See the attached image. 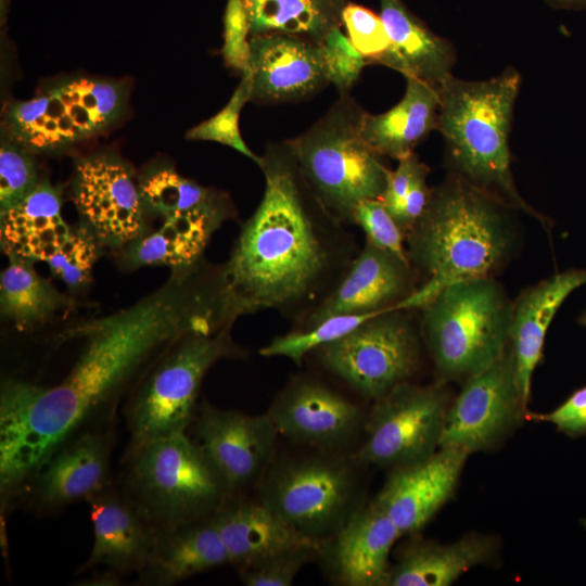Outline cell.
<instances>
[{"label": "cell", "instance_id": "1", "mask_svg": "<svg viewBox=\"0 0 586 586\" xmlns=\"http://www.w3.org/2000/svg\"><path fill=\"white\" fill-rule=\"evenodd\" d=\"M219 322L218 296L208 275L198 267L175 271L167 283L131 306L76 327L82 346L58 382L2 381V509L21 494L37 467L78 434L153 354Z\"/></svg>", "mask_w": 586, "mask_h": 586}, {"label": "cell", "instance_id": "2", "mask_svg": "<svg viewBox=\"0 0 586 586\" xmlns=\"http://www.w3.org/2000/svg\"><path fill=\"white\" fill-rule=\"evenodd\" d=\"M263 198L218 269L228 320L272 309L302 323L358 254L352 233L321 203L288 141L268 144Z\"/></svg>", "mask_w": 586, "mask_h": 586}, {"label": "cell", "instance_id": "3", "mask_svg": "<svg viewBox=\"0 0 586 586\" xmlns=\"http://www.w3.org/2000/svg\"><path fill=\"white\" fill-rule=\"evenodd\" d=\"M510 211L449 171L406 232L407 257L419 283L404 307L419 310L454 282L495 277L519 245Z\"/></svg>", "mask_w": 586, "mask_h": 586}, {"label": "cell", "instance_id": "4", "mask_svg": "<svg viewBox=\"0 0 586 586\" xmlns=\"http://www.w3.org/2000/svg\"><path fill=\"white\" fill-rule=\"evenodd\" d=\"M520 86L513 67L485 80L449 76L440 87L436 129L445 141L450 173L548 228L547 217L520 194L511 169L509 133Z\"/></svg>", "mask_w": 586, "mask_h": 586}, {"label": "cell", "instance_id": "5", "mask_svg": "<svg viewBox=\"0 0 586 586\" xmlns=\"http://www.w3.org/2000/svg\"><path fill=\"white\" fill-rule=\"evenodd\" d=\"M513 301L494 277L454 282L419 310L438 382L466 381L506 351Z\"/></svg>", "mask_w": 586, "mask_h": 586}, {"label": "cell", "instance_id": "6", "mask_svg": "<svg viewBox=\"0 0 586 586\" xmlns=\"http://www.w3.org/2000/svg\"><path fill=\"white\" fill-rule=\"evenodd\" d=\"M364 111L341 94L324 116L288 141L295 160L324 207L343 225H354L356 207L380 200L390 169L360 135Z\"/></svg>", "mask_w": 586, "mask_h": 586}, {"label": "cell", "instance_id": "7", "mask_svg": "<svg viewBox=\"0 0 586 586\" xmlns=\"http://www.w3.org/2000/svg\"><path fill=\"white\" fill-rule=\"evenodd\" d=\"M124 491L158 531L208 518L230 497L187 432L128 448Z\"/></svg>", "mask_w": 586, "mask_h": 586}, {"label": "cell", "instance_id": "8", "mask_svg": "<svg viewBox=\"0 0 586 586\" xmlns=\"http://www.w3.org/2000/svg\"><path fill=\"white\" fill-rule=\"evenodd\" d=\"M231 328L194 330L165 348L127 406L129 448L187 432L207 371L220 359L240 354Z\"/></svg>", "mask_w": 586, "mask_h": 586}, {"label": "cell", "instance_id": "9", "mask_svg": "<svg viewBox=\"0 0 586 586\" xmlns=\"http://www.w3.org/2000/svg\"><path fill=\"white\" fill-rule=\"evenodd\" d=\"M413 311L385 310L313 353L326 370L374 402L418 369L422 337Z\"/></svg>", "mask_w": 586, "mask_h": 586}, {"label": "cell", "instance_id": "10", "mask_svg": "<svg viewBox=\"0 0 586 586\" xmlns=\"http://www.w3.org/2000/svg\"><path fill=\"white\" fill-rule=\"evenodd\" d=\"M262 477L259 500L315 539L331 536L361 507L353 467L335 456L282 459Z\"/></svg>", "mask_w": 586, "mask_h": 586}, {"label": "cell", "instance_id": "11", "mask_svg": "<svg viewBox=\"0 0 586 586\" xmlns=\"http://www.w3.org/2000/svg\"><path fill=\"white\" fill-rule=\"evenodd\" d=\"M450 403L444 383L398 384L374 400L358 461L394 469L430 457L440 448Z\"/></svg>", "mask_w": 586, "mask_h": 586}, {"label": "cell", "instance_id": "12", "mask_svg": "<svg viewBox=\"0 0 586 586\" xmlns=\"http://www.w3.org/2000/svg\"><path fill=\"white\" fill-rule=\"evenodd\" d=\"M511 349L464 381L448 408L440 447L468 453L487 450L527 417Z\"/></svg>", "mask_w": 586, "mask_h": 586}, {"label": "cell", "instance_id": "13", "mask_svg": "<svg viewBox=\"0 0 586 586\" xmlns=\"http://www.w3.org/2000/svg\"><path fill=\"white\" fill-rule=\"evenodd\" d=\"M73 199L85 226L99 242L122 246L145 234L139 183L115 156L81 158L75 168Z\"/></svg>", "mask_w": 586, "mask_h": 586}, {"label": "cell", "instance_id": "14", "mask_svg": "<svg viewBox=\"0 0 586 586\" xmlns=\"http://www.w3.org/2000/svg\"><path fill=\"white\" fill-rule=\"evenodd\" d=\"M192 424L191 438L216 470L230 497L266 472L278 436L267 412L251 416L203 403Z\"/></svg>", "mask_w": 586, "mask_h": 586}, {"label": "cell", "instance_id": "15", "mask_svg": "<svg viewBox=\"0 0 586 586\" xmlns=\"http://www.w3.org/2000/svg\"><path fill=\"white\" fill-rule=\"evenodd\" d=\"M417 288V275L408 258L366 241L331 293L294 329H308L337 315L405 308L404 302Z\"/></svg>", "mask_w": 586, "mask_h": 586}, {"label": "cell", "instance_id": "16", "mask_svg": "<svg viewBox=\"0 0 586 586\" xmlns=\"http://www.w3.org/2000/svg\"><path fill=\"white\" fill-rule=\"evenodd\" d=\"M267 415L278 434L323 450L344 446L366 423L356 404L309 378L291 381Z\"/></svg>", "mask_w": 586, "mask_h": 586}, {"label": "cell", "instance_id": "17", "mask_svg": "<svg viewBox=\"0 0 586 586\" xmlns=\"http://www.w3.org/2000/svg\"><path fill=\"white\" fill-rule=\"evenodd\" d=\"M111 450L109 432L76 434L37 467L22 492L37 508L48 511L87 501L110 486Z\"/></svg>", "mask_w": 586, "mask_h": 586}, {"label": "cell", "instance_id": "18", "mask_svg": "<svg viewBox=\"0 0 586 586\" xmlns=\"http://www.w3.org/2000/svg\"><path fill=\"white\" fill-rule=\"evenodd\" d=\"M469 454L440 447L418 462L394 468L373 504L400 535L420 531L453 495Z\"/></svg>", "mask_w": 586, "mask_h": 586}, {"label": "cell", "instance_id": "19", "mask_svg": "<svg viewBox=\"0 0 586 586\" xmlns=\"http://www.w3.org/2000/svg\"><path fill=\"white\" fill-rule=\"evenodd\" d=\"M252 100H301L329 84L321 46L301 37L266 34L250 37Z\"/></svg>", "mask_w": 586, "mask_h": 586}, {"label": "cell", "instance_id": "20", "mask_svg": "<svg viewBox=\"0 0 586 586\" xmlns=\"http://www.w3.org/2000/svg\"><path fill=\"white\" fill-rule=\"evenodd\" d=\"M87 501L94 540L87 561L78 572L103 565L117 575L140 573L160 531L125 491H114L109 486Z\"/></svg>", "mask_w": 586, "mask_h": 586}, {"label": "cell", "instance_id": "21", "mask_svg": "<svg viewBox=\"0 0 586 586\" xmlns=\"http://www.w3.org/2000/svg\"><path fill=\"white\" fill-rule=\"evenodd\" d=\"M402 537L392 520L373 501L359 507L328 538V568L333 578L345 586H385L388 558Z\"/></svg>", "mask_w": 586, "mask_h": 586}, {"label": "cell", "instance_id": "22", "mask_svg": "<svg viewBox=\"0 0 586 586\" xmlns=\"http://www.w3.org/2000/svg\"><path fill=\"white\" fill-rule=\"evenodd\" d=\"M585 284L586 269H568L523 289L513 301L508 346L526 404L549 326L568 296Z\"/></svg>", "mask_w": 586, "mask_h": 586}, {"label": "cell", "instance_id": "23", "mask_svg": "<svg viewBox=\"0 0 586 586\" xmlns=\"http://www.w3.org/2000/svg\"><path fill=\"white\" fill-rule=\"evenodd\" d=\"M380 5L390 47L378 63L440 88L456 61L451 42L434 34L402 0H380Z\"/></svg>", "mask_w": 586, "mask_h": 586}, {"label": "cell", "instance_id": "24", "mask_svg": "<svg viewBox=\"0 0 586 586\" xmlns=\"http://www.w3.org/2000/svg\"><path fill=\"white\" fill-rule=\"evenodd\" d=\"M227 548L230 564L237 566L270 553L306 545H320L281 518L263 501L230 497L213 514Z\"/></svg>", "mask_w": 586, "mask_h": 586}, {"label": "cell", "instance_id": "25", "mask_svg": "<svg viewBox=\"0 0 586 586\" xmlns=\"http://www.w3.org/2000/svg\"><path fill=\"white\" fill-rule=\"evenodd\" d=\"M229 201L164 218L162 226L129 246L137 266H167L186 270L200 264L214 232L232 217Z\"/></svg>", "mask_w": 586, "mask_h": 586}, {"label": "cell", "instance_id": "26", "mask_svg": "<svg viewBox=\"0 0 586 586\" xmlns=\"http://www.w3.org/2000/svg\"><path fill=\"white\" fill-rule=\"evenodd\" d=\"M225 564H230V558L211 515L160 531L139 575L145 584L168 586Z\"/></svg>", "mask_w": 586, "mask_h": 586}, {"label": "cell", "instance_id": "27", "mask_svg": "<svg viewBox=\"0 0 586 586\" xmlns=\"http://www.w3.org/2000/svg\"><path fill=\"white\" fill-rule=\"evenodd\" d=\"M402 100L385 113L364 112L360 135L378 155L400 160L411 153L426 136L437 128L441 105L440 88L406 78Z\"/></svg>", "mask_w": 586, "mask_h": 586}, {"label": "cell", "instance_id": "28", "mask_svg": "<svg viewBox=\"0 0 586 586\" xmlns=\"http://www.w3.org/2000/svg\"><path fill=\"white\" fill-rule=\"evenodd\" d=\"M61 193L48 181L17 205L0 212L1 246L8 256L47 262L72 229L61 214Z\"/></svg>", "mask_w": 586, "mask_h": 586}, {"label": "cell", "instance_id": "29", "mask_svg": "<svg viewBox=\"0 0 586 586\" xmlns=\"http://www.w3.org/2000/svg\"><path fill=\"white\" fill-rule=\"evenodd\" d=\"M496 548L494 538L476 533L449 544H413L390 568L385 586H449L472 568L492 561Z\"/></svg>", "mask_w": 586, "mask_h": 586}, {"label": "cell", "instance_id": "30", "mask_svg": "<svg viewBox=\"0 0 586 586\" xmlns=\"http://www.w3.org/2000/svg\"><path fill=\"white\" fill-rule=\"evenodd\" d=\"M250 37L285 34L321 44L341 26L345 0H242Z\"/></svg>", "mask_w": 586, "mask_h": 586}, {"label": "cell", "instance_id": "31", "mask_svg": "<svg viewBox=\"0 0 586 586\" xmlns=\"http://www.w3.org/2000/svg\"><path fill=\"white\" fill-rule=\"evenodd\" d=\"M28 259L9 256L0 276V309L3 318L17 330L28 331L49 322L68 300Z\"/></svg>", "mask_w": 586, "mask_h": 586}, {"label": "cell", "instance_id": "32", "mask_svg": "<svg viewBox=\"0 0 586 586\" xmlns=\"http://www.w3.org/2000/svg\"><path fill=\"white\" fill-rule=\"evenodd\" d=\"M4 130L8 139L29 152H52L78 142L49 91L13 102L5 113Z\"/></svg>", "mask_w": 586, "mask_h": 586}, {"label": "cell", "instance_id": "33", "mask_svg": "<svg viewBox=\"0 0 586 586\" xmlns=\"http://www.w3.org/2000/svg\"><path fill=\"white\" fill-rule=\"evenodd\" d=\"M63 105L79 140L102 131L120 114L125 91L117 84L76 77L50 89Z\"/></svg>", "mask_w": 586, "mask_h": 586}, {"label": "cell", "instance_id": "34", "mask_svg": "<svg viewBox=\"0 0 586 586\" xmlns=\"http://www.w3.org/2000/svg\"><path fill=\"white\" fill-rule=\"evenodd\" d=\"M139 191L145 212L163 218L228 201L169 167L146 173L139 181Z\"/></svg>", "mask_w": 586, "mask_h": 586}, {"label": "cell", "instance_id": "35", "mask_svg": "<svg viewBox=\"0 0 586 586\" xmlns=\"http://www.w3.org/2000/svg\"><path fill=\"white\" fill-rule=\"evenodd\" d=\"M253 80L250 72L242 79L228 103L214 116L187 131L189 140L214 141L230 146L251 158L258 167L263 157L256 155L242 139L239 119L243 106L252 100Z\"/></svg>", "mask_w": 586, "mask_h": 586}, {"label": "cell", "instance_id": "36", "mask_svg": "<svg viewBox=\"0 0 586 586\" xmlns=\"http://www.w3.org/2000/svg\"><path fill=\"white\" fill-rule=\"evenodd\" d=\"M322 544L280 550L238 566L247 586H290L298 572L321 556Z\"/></svg>", "mask_w": 586, "mask_h": 586}, {"label": "cell", "instance_id": "37", "mask_svg": "<svg viewBox=\"0 0 586 586\" xmlns=\"http://www.w3.org/2000/svg\"><path fill=\"white\" fill-rule=\"evenodd\" d=\"M39 183L31 152L4 138L0 148V212L24 201Z\"/></svg>", "mask_w": 586, "mask_h": 586}, {"label": "cell", "instance_id": "38", "mask_svg": "<svg viewBox=\"0 0 586 586\" xmlns=\"http://www.w3.org/2000/svg\"><path fill=\"white\" fill-rule=\"evenodd\" d=\"M97 241L86 226L72 230L68 240L46 262L52 276L72 289L86 285L98 259Z\"/></svg>", "mask_w": 586, "mask_h": 586}, {"label": "cell", "instance_id": "39", "mask_svg": "<svg viewBox=\"0 0 586 586\" xmlns=\"http://www.w3.org/2000/svg\"><path fill=\"white\" fill-rule=\"evenodd\" d=\"M320 46L329 84H333L340 94L348 93L367 60L342 33L340 26L333 27Z\"/></svg>", "mask_w": 586, "mask_h": 586}, {"label": "cell", "instance_id": "40", "mask_svg": "<svg viewBox=\"0 0 586 586\" xmlns=\"http://www.w3.org/2000/svg\"><path fill=\"white\" fill-rule=\"evenodd\" d=\"M342 23L347 37L367 62L378 63L390 47V38L380 15L356 3H346Z\"/></svg>", "mask_w": 586, "mask_h": 586}, {"label": "cell", "instance_id": "41", "mask_svg": "<svg viewBox=\"0 0 586 586\" xmlns=\"http://www.w3.org/2000/svg\"><path fill=\"white\" fill-rule=\"evenodd\" d=\"M354 225L366 234V241L400 257L406 253V234L381 200L362 201L355 209Z\"/></svg>", "mask_w": 586, "mask_h": 586}, {"label": "cell", "instance_id": "42", "mask_svg": "<svg viewBox=\"0 0 586 586\" xmlns=\"http://www.w3.org/2000/svg\"><path fill=\"white\" fill-rule=\"evenodd\" d=\"M221 53L228 66L242 75L250 71V25L242 0H227Z\"/></svg>", "mask_w": 586, "mask_h": 586}, {"label": "cell", "instance_id": "43", "mask_svg": "<svg viewBox=\"0 0 586 586\" xmlns=\"http://www.w3.org/2000/svg\"><path fill=\"white\" fill-rule=\"evenodd\" d=\"M534 420L552 423L566 435L586 434V385L575 391L555 410L543 415H527Z\"/></svg>", "mask_w": 586, "mask_h": 586}, {"label": "cell", "instance_id": "44", "mask_svg": "<svg viewBox=\"0 0 586 586\" xmlns=\"http://www.w3.org/2000/svg\"><path fill=\"white\" fill-rule=\"evenodd\" d=\"M424 165L413 152L398 160L396 169L388 171L386 187L380 200L394 219L402 208L416 175Z\"/></svg>", "mask_w": 586, "mask_h": 586}, {"label": "cell", "instance_id": "45", "mask_svg": "<svg viewBox=\"0 0 586 586\" xmlns=\"http://www.w3.org/2000/svg\"><path fill=\"white\" fill-rule=\"evenodd\" d=\"M429 173L430 168L426 165L418 171L403 202L402 208L395 217L396 222L404 230L405 234L420 218L429 203L432 193V189L426 184Z\"/></svg>", "mask_w": 586, "mask_h": 586}, {"label": "cell", "instance_id": "46", "mask_svg": "<svg viewBox=\"0 0 586 586\" xmlns=\"http://www.w3.org/2000/svg\"><path fill=\"white\" fill-rule=\"evenodd\" d=\"M549 5L559 10H586V0H545Z\"/></svg>", "mask_w": 586, "mask_h": 586}, {"label": "cell", "instance_id": "47", "mask_svg": "<svg viewBox=\"0 0 586 586\" xmlns=\"http://www.w3.org/2000/svg\"><path fill=\"white\" fill-rule=\"evenodd\" d=\"M579 324L586 328V310L582 314V316L578 319Z\"/></svg>", "mask_w": 586, "mask_h": 586}]
</instances>
